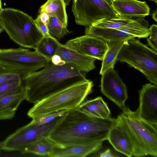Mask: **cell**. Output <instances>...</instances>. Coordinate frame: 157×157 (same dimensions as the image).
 Returning a JSON list of instances; mask_svg holds the SVG:
<instances>
[{
    "instance_id": "obj_3",
    "label": "cell",
    "mask_w": 157,
    "mask_h": 157,
    "mask_svg": "<svg viewBox=\"0 0 157 157\" xmlns=\"http://www.w3.org/2000/svg\"><path fill=\"white\" fill-rule=\"evenodd\" d=\"M116 119L129 136L133 145V155L157 156V123L142 118L137 110L126 107Z\"/></svg>"
},
{
    "instance_id": "obj_25",
    "label": "cell",
    "mask_w": 157,
    "mask_h": 157,
    "mask_svg": "<svg viewBox=\"0 0 157 157\" xmlns=\"http://www.w3.org/2000/svg\"><path fill=\"white\" fill-rule=\"evenodd\" d=\"M136 17H119L104 18L93 24V26L103 28L116 29L123 26L134 20Z\"/></svg>"
},
{
    "instance_id": "obj_28",
    "label": "cell",
    "mask_w": 157,
    "mask_h": 157,
    "mask_svg": "<svg viewBox=\"0 0 157 157\" xmlns=\"http://www.w3.org/2000/svg\"><path fill=\"white\" fill-rule=\"evenodd\" d=\"M21 79L10 80L0 84V96L8 94L20 87Z\"/></svg>"
},
{
    "instance_id": "obj_6",
    "label": "cell",
    "mask_w": 157,
    "mask_h": 157,
    "mask_svg": "<svg viewBox=\"0 0 157 157\" xmlns=\"http://www.w3.org/2000/svg\"><path fill=\"white\" fill-rule=\"evenodd\" d=\"M133 38L126 41L117 60L137 69L150 82L157 85V52Z\"/></svg>"
},
{
    "instance_id": "obj_24",
    "label": "cell",
    "mask_w": 157,
    "mask_h": 157,
    "mask_svg": "<svg viewBox=\"0 0 157 157\" xmlns=\"http://www.w3.org/2000/svg\"><path fill=\"white\" fill-rule=\"evenodd\" d=\"M56 38L43 37L35 49L49 61L56 54L60 44Z\"/></svg>"
},
{
    "instance_id": "obj_5",
    "label": "cell",
    "mask_w": 157,
    "mask_h": 157,
    "mask_svg": "<svg viewBox=\"0 0 157 157\" xmlns=\"http://www.w3.org/2000/svg\"><path fill=\"white\" fill-rule=\"evenodd\" d=\"M0 20L10 39L21 47L35 50L43 37L35 20L20 10L2 9Z\"/></svg>"
},
{
    "instance_id": "obj_2",
    "label": "cell",
    "mask_w": 157,
    "mask_h": 157,
    "mask_svg": "<svg viewBox=\"0 0 157 157\" xmlns=\"http://www.w3.org/2000/svg\"><path fill=\"white\" fill-rule=\"evenodd\" d=\"M40 70L25 74L21 78L24 100L35 104L80 82L87 80L85 73L68 63L56 65L51 60Z\"/></svg>"
},
{
    "instance_id": "obj_26",
    "label": "cell",
    "mask_w": 157,
    "mask_h": 157,
    "mask_svg": "<svg viewBox=\"0 0 157 157\" xmlns=\"http://www.w3.org/2000/svg\"><path fill=\"white\" fill-rule=\"evenodd\" d=\"M50 34L58 39L71 33L67 26L64 25L58 19L54 16H50L49 21L46 24Z\"/></svg>"
},
{
    "instance_id": "obj_32",
    "label": "cell",
    "mask_w": 157,
    "mask_h": 157,
    "mask_svg": "<svg viewBox=\"0 0 157 157\" xmlns=\"http://www.w3.org/2000/svg\"><path fill=\"white\" fill-rule=\"evenodd\" d=\"M51 60L53 63L56 65H62L66 63L61 59L60 57L57 54L54 55Z\"/></svg>"
},
{
    "instance_id": "obj_11",
    "label": "cell",
    "mask_w": 157,
    "mask_h": 157,
    "mask_svg": "<svg viewBox=\"0 0 157 157\" xmlns=\"http://www.w3.org/2000/svg\"><path fill=\"white\" fill-rule=\"evenodd\" d=\"M64 45L80 54L101 60L108 48L107 42L97 37L86 34L70 40Z\"/></svg>"
},
{
    "instance_id": "obj_20",
    "label": "cell",
    "mask_w": 157,
    "mask_h": 157,
    "mask_svg": "<svg viewBox=\"0 0 157 157\" xmlns=\"http://www.w3.org/2000/svg\"><path fill=\"white\" fill-rule=\"evenodd\" d=\"M149 27L147 21L144 17H136L134 20L116 29L140 38H147L149 36Z\"/></svg>"
},
{
    "instance_id": "obj_21",
    "label": "cell",
    "mask_w": 157,
    "mask_h": 157,
    "mask_svg": "<svg viewBox=\"0 0 157 157\" xmlns=\"http://www.w3.org/2000/svg\"><path fill=\"white\" fill-rule=\"evenodd\" d=\"M64 0H48L40 7L39 13L44 12L50 16L57 17L67 26V16Z\"/></svg>"
},
{
    "instance_id": "obj_41",
    "label": "cell",
    "mask_w": 157,
    "mask_h": 157,
    "mask_svg": "<svg viewBox=\"0 0 157 157\" xmlns=\"http://www.w3.org/2000/svg\"><path fill=\"white\" fill-rule=\"evenodd\" d=\"M0 8H2L1 0H0Z\"/></svg>"
},
{
    "instance_id": "obj_37",
    "label": "cell",
    "mask_w": 157,
    "mask_h": 157,
    "mask_svg": "<svg viewBox=\"0 0 157 157\" xmlns=\"http://www.w3.org/2000/svg\"><path fill=\"white\" fill-rule=\"evenodd\" d=\"M3 150V142H0V153Z\"/></svg>"
},
{
    "instance_id": "obj_38",
    "label": "cell",
    "mask_w": 157,
    "mask_h": 157,
    "mask_svg": "<svg viewBox=\"0 0 157 157\" xmlns=\"http://www.w3.org/2000/svg\"><path fill=\"white\" fill-rule=\"evenodd\" d=\"M70 0H65L64 2L66 6H68L69 4Z\"/></svg>"
},
{
    "instance_id": "obj_9",
    "label": "cell",
    "mask_w": 157,
    "mask_h": 157,
    "mask_svg": "<svg viewBox=\"0 0 157 157\" xmlns=\"http://www.w3.org/2000/svg\"><path fill=\"white\" fill-rule=\"evenodd\" d=\"M60 117L41 125L34 124L30 122L18 128L3 141V150L21 152L29 144L40 139L48 137Z\"/></svg>"
},
{
    "instance_id": "obj_8",
    "label": "cell",
    "mask_w": 157,
    "mask_h": 157,
    "mask_svg": "<svg viewBox=\"0 0 157 157\" xmlns=\"http://www.w3.org/2000/svg\"><path fill=\"white\" fill-rule=\"evenodd\" d=\"M72 11L76 24L86 27L104 18L120 17L104 0H73Z\"/></svg>"
},
{
    "instance_id": "obj_16",
    "label": "cell",
    "mask_w": 157,
    "mask_h": 157,
    "mask_svg": "<svg viewBox=\"0 0 157 157\" xmlns=\"http://www.w3.org/2000/svg\"><path fill=\"white\" fill-rule=\"evenodd\" d=\"M24 100L22 85L14 91L0 96V120L12 119L20 105Z\"/></svg>"
},
{
    "instance_id": "obj_4",
    "label": "cell",
    "mask_w": 157,
    "mask_h": 157,
    "mask_svg": "<svg viewBox=\"0 0 157 157\" xmlns=\"http://www.w3.org/2000/svg\"><path fill=\"white\" fill-rule=\"evenodd\" d=\"M93 83L87 79L75 83L34 104L27 115L33 119L78 108L92 91Z\"/></svg>"
},
{
    "instance_id": "obj_1",
    "label": "cell",
    "mask_w": 157,
    "mask_h": 157,
    "mask_svg": "<svg viewBox=\"0 0 157 157\" xmlns=\"http://www.w3.org/2000/svg\"><path fill=\"white\" fill-rule=\"evenodd\" d=\"M116 119L95 117L77 108L60 117L48 138L59 147L85 145L107 140Z\"/></svg>"
},
{
    "instance_id": "obj_10",
    "label": "cell",
    "mask_w": 157,
    "mask_h": 157,
    "mask_svg": "<svg viewBox=\"0 0 157 157\" xmlns=\"http://www.w3.org/2000/svg\"><path fill=\"white\" fill-rule=\"evenodd\" d=\"M101 91L107 98L123 110L128 98L127 87L119 76L117 72L110 68L102 75Z\"/></svg>"
},
{
    "instance_id": "obj_18",
    "label": "cell",
    "mask_w": 157,
    "mask_h": 157,
    "mask_svg": "<svg viewBox=\"0 0 157 157\" xmlns=\"http://www.w3.org/2000/svg\"><path fill=\"white\" fill-rule=\"evenodd\" d=\"M86 35L94 36L108 42L117 41H126L133 38V36L116 29L103 28L92 25L86 26Z\"/></svg>"
},
{
    "instance_id": "obj_39",
    "label": "cell",
    "mask_w": 157,
    "mask_h": 157,
    "mask_svg": "<svg viewBox=\"0 0 157 157\" xmlns=\"http://www.w3.org/2000/svg\"><path fill=\"white\" fill-rule=\"evenodd\" d=\"M107 3L111 5V2L112 0H104Z\"/></svg>"
},
{
    "instance_id": "obj_40",
    "label": "cell",
    "mask_w": 157,
    "mask_h": 157,
    "mask_svg": "<svg viewBox=\"0 0 157 157\" xmlns=\"http://www.w3.org/2000/svg\"><path fill=\"white\" fill-rule=\"evenodd\" d=\"M149 1H151L152 2H155L156 3H157V0H148Z\"/></svg>"
},
{
    "instance_id": "obj_30",
    "label": "cell",
    "mask_w": 157,
    "mask_h": 157,
    "mask_svg": "<svg viewBox=\"0 0 157 157\" xmlns=\"http://www.w3.org/2000/svg\"><path fill=\"white\" fill-rule=\"evenodd\" d=\"M149 37L147 39L148 45L157 52V25L153 24L149 27Z\"/></svg>"
},
{
    "instance_id": "obj_14",
    "label": "cell",
    "mask_w": 157,
    "mask_h": 157,
    "mask_svg": "<svg viewBox=\"0 0 157 157\" xmlns=\"http://www.w3.org/2000/svg\"><path fill=\"white\" fill-rule=\"evenodd\" d=\"M56 54L59 55L66 63L75 66L81 72L87 73L95 68L96 59L84 55L60 44Z\"/></svg>"
},
{
    "instance_id": "obj_7",
    "label": "cell",
    "mask_w": 157,
    "mask_h": 157,
    "mask_svg": "<svg viewBox=\"0 0 157 157\" xmlns=\"http://www.w3.org/2000/svg\"><path fill=\"white\" fill-rule=\"evenodd\" d=\"M49 61L36 51L24 47L0 49V65L23 75L42 68Z\"/></svg>"
},
{
    "instance_id": "obj_36",
    "label": "cell",
    "mask_w": 157,
    "mask_h": 157,
    "mask_svg": "<svg viewBox=\"0 0 157 157\" xmlns=\"http://www.w3.org/2000/svg\"><path fill=\"white\" fill-rule=\"evenodd\" d=\"M4 30L3 26L0 20V34Z\"/></svg>"
},
{
    "instance_id": "obj_31",
    "label": "cell",
    "mask_w": 157,
    "mask_h": 157,
    "mask_svg": "<svg viewBox=\"0 0 157 157\" xmlns=\"http://www.w3.org/2000/svg\"><path fill=\"white\" fill-rule=\"evenodd\" d=\"M35 21L38 28L43 34L44 37H53L49 33L46 25L41 20L39 15L37 16L35 20Z\"/></svg>"
},
{
    "instance_id": "obj_29",
    "label": "cell",
    "mask_w": 157,
    "mask_h": 157,
    "mask_svg": "<svg viewBox=\"0 0 157 157\" xmlns=\"http://www.w3.org/2000/svg\"><path fill=\"white\" fill-rule=\"evenodd\" d=\"M23 75L8 71L0 65V84L10 80L21 79Z\"/></svg>"
},
{
    "instance_id": "obj_27",
    "label": "cell",
    "mask_w": 157,
    "mask_h": 157,
    "mask_svg": "<svg viewBox=\"0 0 157 157\" xmlns=\"http://www.w3.org/2000/svg\"><path fill=\"white\" fill-rule=\"evenodd\" d=\"M68 111L63 110L40 116L33 119L31 122L36 125L47 124L52 121L57 117L63 116Z\"/></svg>"
},
{
    "instance_id": "obj_42",
    "label": "cell",
    "mask_w": 157,
    "mask_h": 157,
    "mask_svg": "<svg viewBox=\"0 0 157 157\" xmlns=\"http://www.w3.org/2000/svg\"><path fill=\"white\" fill-rule=\"evenodd\" d=\"M2 8H0V13L1 12V11H2Z\"/></svg>"
},
{
    "instance_id": "obj_35",
    "label": "cell",
    "mask_w": 157,
    "mask_h": 157,
    "mask_svg": "<svg viewBox=\"0 0 157 157\" xmlns=\"http://www.w3.org/2000/svg\"><path fill=\"white\" fill-rule=\"evenodd\" d=\"M157 9H156L151 13L152 18L156 22H157Z\"/></svg>"
},
{
    "instance_id": "obj_34",
    "label": "cell",
    "mask_w": 157,
    "mask_h": 157,
    "mask_svg": "<svg viewBox=\"0 0 157 157\" xmlns=\"http://www.w3.org/2000/svg\"><path fill=\"white\" fill-rule=\"evenodd\" d=\"M40 18L42 22L46 24L48 22L50 16L46 13L42 12L39 13Z\"/></svg>"
},
{
    "instance_id": "obj_13",
    "label": "cell",
    "mask_w": 157,
    "mask_h": 157,
    "mask_svg": "<svg viewBox=\"0 0 157 157\" xmlns=\"http://www.w3.org/2000/svg\"><path fill=\"white\" fill-rule=\"evenodd\" d=\"M111 5L120 17H144L150 10L146 2L137 0H112Z\"/></svg>"
},
{
    "instance_id": "obj_12",
    "label": "cell",
    "mask_w": 157,
    "mask_h": 157,
    "mask_svg": "<svg viewBox=\"0 0 157 157\" xmlns=\"http://www.w3.org/2000/svg\"><path fill=\"white\" fill-rule=\"evenodd\" d=\"M139 93V115L146 121L157 123V85L146 84Z\"/></svg>"
},
{
    "instance_id": "obj_22",
    "label": "cell",
    "mask_w": 157,
    "mask_h": 157,
    "mask_svg": "<svg viewBox=\"0 0 157 157\" xmlns=\"http://www.w3.org/2000/svg\"><path fill=\"white\" fill-rule=\"evenodd\" d=\"M56 146L48 137H45L29 144L20 152L23 154L49 157Z\"/></svg>"
},
{
    "instance_id": "obj_33",
    "label": "cell",
    "mask_w": 157,
    "mask_h": 157,
    "mask_svg": "<svg viewBox=\"0 0 157 157\" xmlns=\"http://www.w3.org/2000/svg\"><path fill=\"white\" fill-rule=\"evenodd\" d=\"M99 155L97 156L100 157H115L119 156L113 153L111 150L109 149H108L104 152L100 153Z\"/></svg>"
},
{
    "instance_id": "obj_17",
    "label": "cell",
    "mask_w": 157,
    "mask_h": 157,
    "mask_svg": "<svg viewBox=\"0 0 157 157\" xmlns=\"http://www.w3.org/2000/svg\"><path fill=\"white\" fill-rule=\"evenodd\" d=\"M103 141L95 142L90 144L75 145L65 147L56 146L50 155V157H82L95 153L102 147Z\"/></svg>"
},
{
    "instance_id": "obj_23",
    "label": "cell",
    "mask_w": 157,
    "mask_h": 157,
    "mask_svg": "<svg viewBox=\"0 0 157 157\" xmlns=\"http://www.w3.org/2000/svg\"><path fill=\"white\" fill-rule=\"evenodd\" d=\"M125 41L121 40L107 42L108 48L102 60L100 75H102L108 69L114 67L118 56Z\"/></svg>"
},
{
    "instance_id": "obj_15",
    "label": "cell",
    "mask_w": 157,
    "mask_h": 157,
    "mask_svg": "<svg viewBox=\"0 0 157 157\" xmlns=\"http://www.w3.org/2000/svg\"><path fill=\"white\" fill-rule=\"evenodd\" d=\"M107 140L117 151L128 157L133 155L134 147L131 140L117 121L109 131Z\"/></svg>"
},
{
    "instance_id": "obj_19",
    "label": "cell",
    "mask_w": 157,
    "mask_h": 157,
    "mask_svg": "<svg viewBox=\"0 0 157 157\" xmlns=\"http://www.w3.org/2000/svg\"><path fill=\"white\" fill-rule=\"evenodd\" d=\"M77 108L87 114L97 118L107 119L110 117V110L101 97L83 102Z\"/></svg>"
}]
</instances>
